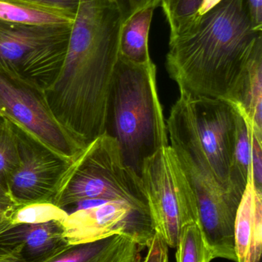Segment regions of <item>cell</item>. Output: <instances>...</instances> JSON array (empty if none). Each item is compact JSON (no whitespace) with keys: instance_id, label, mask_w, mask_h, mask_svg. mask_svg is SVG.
Segmentation results:
<instances>
[{"instance_id":"4dcf8cb0","label":"cell","mask_w":262,"mask_h":262,"mask_svg":"<svg viewBox=\"0 0 262 262\" xmlns=\"http://www.w3.org/2000/svg\"><path fill=\"white\" fill-rule=\"evenodd\" d=\"M114 1H115V0H114Z\"/></svg>"},{"instance_id":"f1b7e54d","label":"cell","mask_w":262,"mask_h":262,"mask_svg":"<svg viewBox=\"0 0 262 262\" xmlns=\"http://www.w3.org/2000/svg\"><path fill=\"white\" fill-rule=\"evenodd\" d=\"M0 203H9V204H14L12 200L8 193L7 190L0 184Z\"/></svg>"},{"instance_id":"484cf974","label":"cell","mask_w":262,"mask_h":262,"mask_svg":"<svg viewBox=\"0 0 262 262\" xmlns=\"http://www.w3.org/2000/svg\"><path fill=\"white\" fill-rule=\"evenodd\" d=\"M254 29L262 32V0H245Z\"/></svg>"},{"instance_id":"6da1fadb","label":"cell","mask_w":262,"mask_h":262,"mask_svg":"<svg viewBox=\"0 0 262 262\" xmlns=\"http://www.w3.org/2000/svg\"><path fill=\"white\" fill-rule=\"evenodd\" d=\"M122 25L114 0H80L64 62L45 91L56 119L83 146L106 132Z\"/></svg>"},{"instance_id":"603a6c76","label":"cell","mask_w":262,"mask_h":262,"mask_svg":"<svg viewBox=\"0 0 262 262\" xmlns=\"http://www.w3.org/2000/svg\"><path fill=\"white\" fill-rule=\"evenodd\" d=\"M63 14L75 19L80 0H14Z\"/></svg>"},{"instance_id":"ffe728a7","label":"cell","mask_w":262,"mask_h":262,"mask_svg":"<svg viewBox=\"0 0 262 262\" xmlns=\"http://www.w3.org/2000/svg\"><path fill=\"white\" fill-rule=\"evenodd\" d=\"M66 210L51 202H36L24 205H15L9 218L12 224H41L52 221H65Z\"/></svg>"},{"instance_id":"4316f807","label":"cell","mask_w":262,"mask_h":262,"mask_svg":"<svg viewBox=\"0 0 262 262\" xmlns=\"http://www.w3.org/2000/svg\"><path fill=\"white\" fill-rule=\"evenodd\" d=\"M15 206V204L0 203V226L9 222L11 213Z\"/></svg>"},{"instance_id":"5bb4252c","label":"cell","mask_w":262,"mask_h":262,"mask_svg":"<svg viewBox=\"0 0 262 262\" xmlns=\"http://www.w3.org/2000/svg\"><path fill=\"white\" fill-rule=\"evenodd\" d=\"M251 174L255 187L262 191V137L237 112L236 136L229 171L231 189L243 195Z\"/></svg>"},{"instance_id":"5b68a950","label":"cell","mask_w":262,"mask_h":262,"mask_svg":"<svg viewBox=\"0 0 262 262\" xmlns=\"http://www.w3.org/2000/svg\"><path fill=\"white\" fill-rule=\"evenodd\" d=\"M106 201L126 202L149 215L141 178L125 163L115 139L106 132L71 160L52 203L66 211L82 203Z\"/></svg>"},{"instance_id":"83f0119b","label":"cell","mask_w":262,"mask_h":262,"mask_svg":"<svg viewBox=\"0 0 262 262\" xmlns=\"http://www.w3.org/2000/svg\"><path fill=\"white\" fill-rule=\"evenodd\" d=\"M221 1V0H203L195 18L204 15L208 11L215 7V6H216L217 4H218ZM195 18H194V19H195Z\"/></svg>"},{"instance_id":"ac0fdd59","label":"cell","mask_w":262,"mask_h":262,"mask_svg":"<svg viewBox=\"0 0 262 262\" xmlns=\"http://www.w3.org/2000/svg\"><path fill=\"white\" fill-rule=\"evenodd\" d=\"M0 21L33 26H69L74 20L63 14L14 0H0Z\"/></svg>"},{"instance_id":"2e32d148","label":"cell","mask_w":262,"mask_h":262,"mask_svg":"<svg viewBox=\"0 0 262 262\" xmlns=\"http://www.w3.org/2000/svg\"><path fill=\"white\" fill-rule=\"evenodd\" d=\"M144 249L129 235H115L92 243L68 245L45 262H131Z\"/></svg>"},{"instance_id":"44dd1931","label":"cell","mask_w":262,"mask_h":262,"mask_svg":"<svg viewBox=\"0 0 262 262\" xmlns=\"http://www.w3.org/2000/svg\"><path fill=\"white\" fill-rule=\"evenodd\" d=\"M19 162L18 143L12 123L0 117V184L7 190Z\"/></svg>"},{"instance_id":"7c38bea8","label":"cell","mask_w":262,"mask_h":262,"mask_svg":"<svg viewBox=\"0 0 262 262\" xmlns=\"http://www.w3.org/2000/svg\"><path fill=\"white\" fill-rule=\"evenodd\" d=\"M69 244L62 222L0 226V259L45 262Z\"/></svg>"},{"instance_id":"ba28073f","label":"cell","mask_w":262,"mask_h":262,"mask_svg":"<svg viewBox=\"0 0 262 262\" xmlns=\"http://www.w3.org/2000/svg\"><path fill=\"white\" fill-rule=\"evenodd\" d=\"M0 117L21 127L70 161L86 146L56 119L44 90L2 71Z\"/></svg>"},{"instance_id":"7402d4cb","label":"cell","mask_w":262,"mask_h":262,"mask_svg":"<svg viewBox=\"0 0 262 262\" xmlns=\"http://www.w3.org/2000/svg\"><path fill=\"white\" fill-rule=\"evenodd\" d=\"M203 0H162L160 6L170 29V36L183 31L196 16Z\"/></svg>"},{"instance_id":"7a4b0ae2","label":"cell","mask_w":262,"mask_h":262,"mask_svg":"<svg viewBox=\"0 0 262 262\" xmlns=\"http://www.w3.org/2000/svg\"><path fill=\"white\" fill-rule=\"evenodd\" d=\"M260 35L245 0H221L169 37V76L179 92L228 101Z\"/></svg>"},{"instance_id":"8fae6325","label":"cell","mask_w":262,"mask_h":262,"mask_svg":"<svg viewBox=\"0 0 262 262\" xmlns=\"http://www.w3.org/2000/svg\"><path fill=\"white\" fill-rule=\"evenodd\" d=\"M12 123V122H11ZM18 143L19 162L8 184L15 205L51 202L70 160L62 157L26 130L12 124Z\"/></svg>"},{"instance_id":"e0dca14e","label":"cell","mask_w":262,"mask_h":262,"mask_svg":"<svg viewBox=\"0 0 262 262\" xmlns=\"http://www.w3.org/2000/svg\"><path fill=\"white\" fill-rule=\"evenodd\" d=\"M154 8L140 9L122 25L119 36L120 56L135 64L152 61L149 55V34Z\"/></svg>"},{"instance_id":"9a60e30c","label":"cell","mask_w":262,"mask_h":262,"mask_svg":"<svg viewBox=\"0 0 262 262\" xmlns=\"http://www.w3.org/2000/svg\"><path fill=\"white\" fill-rule=\"evenodd\" d=\"M228 102L262 137V35L257 38Z\"/></svg>"},{"instance_id":"cb8c5ba5","label":"cell","mask_w":262,"mask_h":262,"mask_svg":"<svg viewBox=\"0 0 262 262\" xmlns=\"http://www.w3.org/2000/svg\"><path fill=\"white\" fill-rule=\"evenodd\" d=\"M141 252L131 262H169V246L158 234H154L146 255H142Z\"/></svg>"},{"instance_id":"52a82bcc","label":"cell","mask_w":262,"mask_h":262,"mask_svg":"<svg viewBox=\"0 0 262 262\" xmlns=\"http://www.w3.org/2000/svg\"><path fill=\"white\" fill-rule=\"evenodd\" d=\"M72 26H25L0 21V71L46 91L61 70Z\"/></svg>"},{"instance_id":"277c9868","label":"cell","mask_w":262,"mask_h":262,"mask_svg":"<svg viewBox=\"0 0 262 262\" xmlns=\"http://www.w3.org/2000/svg\"><path fill=\"white\" fill-rule=\"evenodd\" d=\"M166 124L169 145L218 184L231 189L229 171L237 127L233 106L220 98L180 92Z\"/></svg>"},{"instance_id":"3957f363","label":"cell","mask_w":262,"mask_h":262,"mask_svg":"<svg viewBox=\"0 0 262 262\" xmlns=\"http://www.w3.org/2000/svg\"><path fill=\"white\" fill-rule=\"evenodd\" d=\"M106 133L115 139L125 163L138 176L143 162L169 145L153 61L135 64L119 55Z\"/></svg>"},{"instance_id":"4fadbf2b","label":"cell","mask_w":262,"mask_h":262,"mask_svg":"<svg viewBox=\"0 0 262 262\" xmlns=\"http://www.w3.org/2000/svg\"><path fill=\"white\" fill-rule=\"evenodd\" d=\"M234 240L237 262H261L262 191L248 180L235 216Z\"/></svg>"},{"instance_id":"8992f818","label":"cell","mask_w":262,"mask_h":262,"mask_svg":"<svg viewBox=\"0 0 262 262\" xmlns=\"http://www.w3.org/2000/svg\"><path fill=\"white\" fill-rule=\"evenodd\" d=\"M139 177L154 232L175 249L183 227L199 225L196 196L175 149L168 145L146 159Z\"/></svg>"},{"instance_id":"9c48e42d","label":"cell","mask_w":262,"mask_h":262,"mask_svg":"<svg viewBox=\"0 0 262 262\" xmlns=\"http://www.w3.org/2000/svg\"><path fill=\"white\" fill-rule=\"evenodd\" d=\"M175 151L193 187L200 228L215 258L237 262L234 225L243 195L218 184L188 156Z\"/></svg>"},{"instance_id":"f546056e","label":"cell","mask_w":262,"mask_h":262,"mask_svg":"<svg viewBox=\"0 0 262 262\" xmlns=\"http://www.w3.org/2000/svg\"><path fill=\"white\" fill-rule=\"evenodd\" d=\"M0 262H14V261H6V260H2V259H0Z\"/></svg>"},{"instance_id":"30bf717a","label":"cell","mask_w":262,"mask_h":262,"mask_svg":"<svg viewBox=\"0 0 262 262\" xmlns=\"http://www.w3.org/2000/svg\"><path fill=\"white\" fill-rule=\"evenodd\" d=\"M63 224L69 244L126 235L146 249L155 234L149 214L124 201L100 202L76 209Z\"/></svg>"},{"instance_id":"d6986e66","label":"cell","mask_w":262,"mask_h":262,"mask_svg":"<svg viewBox=\"0 0 262 262\" xmlns=\"http://www.w3.org/2000/svg\"><path fill=\"white\" fill-rule=\"evenodd\" d=\"M175 249L176 262H211L215 259L198 223L183 228Z\"/></svg>"},{"instance_id":"d4e9b609","label":"cell","mask_w":262,"mask_h":262,"mask_svg":"<svg viewBox=\"0 0 262 262\" xmlns=\"http://www.w3.org/2000/svg\"><path fill=\"white\" fill-rule=\"evenodd\" d=\"M162 0H115L119 9L123 21L133 15L137 11L146 7L154 9L160 6Z\"/></svg>"}]
</instances>
